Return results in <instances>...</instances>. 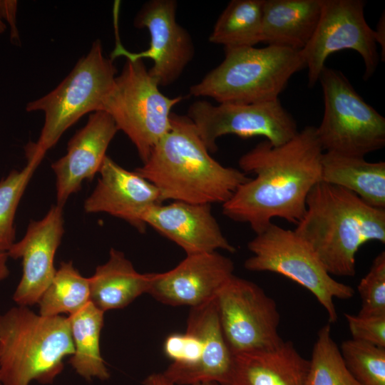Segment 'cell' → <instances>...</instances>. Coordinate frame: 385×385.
I'll return each mask as SVG.
<instances>
[{"label": "cell", "instance_id": "cell-25", "mask_svg": "<svg viewBox=\"0 0 385 385\" xmlns=\"http://www.w3.org/2000/svg\"><path fill=\"white\" fill-rule=\"evenodd\" d=\"M264 0H232L214 25L209 41L226 48L262 42Z\"/></svg>", "mask_w": 385, "mask_h": 385}, {"label": "cell", "instance_id": "cell-2", "mask_svg": "<svg viewBox=\"0 0 385 385\" xmlns=\"http://www.w3.org/2000/svg\"><path fill=\"white\" fill-rule=\"evenodd\" d=\"M134 170L158 188L163 201L194 204L222 205L250 179L212 158L192 120L174 113L169 130Z\"/></svg>", "mask_w": 385, "mask_h": 385}, {"label": "cell", "instance_id": "cell-8", "mask_svg": "<svg viewBox=\"0 0 385 385\" xmlns=\"http://www.w3.org/2000/svg\"><path fill=\"white\" fill-rule=\"evenodd\" d=\"M182 100V96L169 98L160 91L143 59H127L101 111L112 117L144 163L169 130L172 108Z\"/></svg>", "mask_w": 385, "mask_h": 385}, {"label": "cell", "instance_id": "cell-5", "mask_svg": "<svg viewBox=\"0 0 385 385\" xmlns=\"http://www.w3.org/2000/svg\"><path fill=\"white\" fill-rule=\"evenodd\" d=\"M223 61L190 88V95L218 103H254L279 99L291 77L306 68L301 51L267 45L226 48Z\"/></svg>", "mask_w": 385, "mask_h": 385}, {"label": "cell", "instance_id": "cell-32", "mask_svg": "<svg viewBox=\"0 0 385 385\" xmlns=\"http://www.w3.org/2000/svg\"><path fill=\"white\" fill-rule=\"evenodd\" d=\"M16 1H0V15L2 14L8 21H11L12 31H14L15 38L18 39V32L15 26V14Z\"/></svg>", "mask_w": 385, "mask_h": 385}, {"label": "cell", "instance_id": "cell-13", "mask_svg": "<svg viewBox=\"0 0 385 385\" xmlns=\"http://www.w3.org/2000/svg\"><path fill=\"white\" fill-rule=\"evenodd\" d=\"M362 0H321V14L315 31L301 50L308 70V86L318 82L327 58L344 49L356 51L364 64V80L376 71L379 61L374 30L364 16Z\"/></svg>", "mask_w": 385, "mask_h": 385}, {"label": "cell", "instance_id": "cell-9", "mask_svg": "<svg viewBox=\"0 0 385 385\" xmlns=\"http://www.w3.org/2000/svg\"><path fill=\"white\" fill-rule=\"evenodd\" d=\"M324 114L316 132L324 152L363 157L385 145V118L355 91L344 74L324 67L319 81Z\"/></svg>", "mask_w": 385, "mask_h": 385}, {"label": "cell", "instance_id": "cell-36", "mask_svg": "<svg viewBox=\"0 0 385 385\" xmlns=\"http://www.w3.org/2000/svg\"><path fill=\"white\" fill-rule=\"evenodd\" d=\"M193 385H225V384H219L217 382L211 381V382L199 383V384H193Z\"/></svg>", "mask_w": 385, "mask_h": 385}, {"label": "cell", "instance_id": "cell-23", "mask_svg": "<svg viewBox=\"0 0 385 385\" xmlns=\"http://www.w3.org/2000/svg\"><path fill=\"white\" fill-rule=\"evenodd\" d=\"M321 181L342 187L368 205L385 209V162L324 152Z\"/></svg>", "mask_w": 385, "mask_h": 385}, {"label": "cell", "instance_id": "cell-7", "mask_svg": "<svg viewBox=\"0 0 385 385\" xmlns=\"http://www.w3.org/2000/svg\"><path fill=\"white\" fill-rule=\"evenodd\" d=\"M252 255L245 269L283 275L311 292L328 314L329 323L338 319L335 298L348 299L354 289L332 277L310 245L294 230L271 222L247 244Z\"/></svg>", "mask_w": 385, "mask_h": 385}, {"label": "cell", "instance_id": "cell-34", "mask_svg": "<svg viewBox=\"0 0 385 385\" xmlns=\"http://www.w3.org/2000/svg\"><path fill=\"white\" fill-rule=\"evenodd\" d=\"M143 385H173L165 377L160 373H154L148 376L143 381Z\"/></svg>", "mask_w": 385, "mask_h": 385}, {"label": "cell", "instance_id": "cell-3", "mask_svg": "<svg viewBox=\"0 0 385 385\" xmlns=\"http://www.w3.org/2000/svg\"><path fill=\"white\" fill-rule=\"evenodd\" d=\"M294 230L315 252L332 275L356 274V254L369 241L385 243V209L322 181L308 194L306 211Z\"/></svg>", "mask_w": 385, "mask_h": 385}, {"label": "cell", "instance_id": "cell-28", "mask_svg": "<svg viewBox=\"0 0 385 385\" xmlns=\"http://www.w3.org/2000/svg\"><path fill=\"white\" fill-rule=\"evenodd\" d=\"M40 161L28 158L21 170H13L0 182V250L8 251L15 242L14 219L21 198Z\"/></svg>", "mask_w": 385, "mask_h": 385}, {"label": "cell", "instance_id": "cell-6", "mask_svg": "<svg viewBox=\"0 0 385 385\" xmlns=\"http://www.w3.org/2000/svg\"><path fill=\"white\" fill-rule=\"evenodd\" d=\"M116 73L113 60L104 56L102 43L97 39L53 90L28 103L26 111H42L45 120L37 141L25 147L26 158L41 161L68 128L84 115L101 111Z\"/></svg>", "mask_w": 385, "mask_h": 385}, {"label": "cell", "instance_id": "cell-19", "mask_svg": "<svg viewBox=\"0 0 385 385\" xmlns=\"http://www.w3.org/2000/svg\"><path fill=\"white\" fill-rule=\"evenodd\" d=\"M143 220L180 247L187 255L222 250L230 253L235 247L223 235L210 204L174 201L150 207Z\"/></svg>", "mask_w": 385, "mask_h": 385}, {"label": "cell", "instance_id": "cell-15", "mask_svg": "<svg viewBox=\"0 0 385 385\" xmlns=\"http://www.w3.org/2000/svg\"><path fill=\"white\" fill-rule=\"evenodd\" d=\"M232 260L217 251L187 255L173 269L153 272L148 294L170 306L204 304L234 275Z\"/></svg>", "mask_w": 385, "mask_h": 385}, {"label": "cell", "instance_id": "cell-31", "mask_svg": "<svg viewBox=\"0 0 385 385\" xmlns=\"http://www.w3.org/2000/svg\"><path fill=\"white\" fill-rule=\"evenodd\" d=\"M344 317L353 339L385 348V315L346 313Z\"/></svg>", "mask_w": 385, "mask_h": 385}, {"label": "cell", "instance_id": "cell-38", "mask_svg": "<svg viewBox=\"0 0 385 385\" xmlns=\"http://www.w3.org/2000/svg\"><path fill=\"white\" fill-rule=\"evenodd\" d=\"M0 385H3L1 382V376H0Z\"/></svg>", "mask_w": 385, "mask_h": 385}, {"label": "cell", "instance_id": "cell-29", "mask_svg": "<svg viewBox=\"0 0 385 385\" xmlns=\"http://www.w3.org/2000/svg\"><path fill=\"white\" fill-rule=\"evenodd\" d=\"M339 349L359 385H385V348L351 339L343 342Z\"/></svg>", "mask_w": 385, "mask_h": 385}, {"label": "cell", "instance_id": "cell-27", "mask_svg": "<svg viewBox=\"0 0 385 385\" xmlns=\"http://www.w3.org/2000/svg\"><path fill=\"white\" fill-rule=\"evenodd\" d=\"M307 385H359L345 365L332 337L331 324L318 332L311 359L309 360Z\"/></svg>", "mask_w": 385, "mask_h": 385}, {"label": "cell", "instance_id": "cell-30", "mask_svg": "<svg viewBox=\"0 0 385 385\" xmlns=\"http://www.w3.org/2000/svg\"><path fill=\"white\" fill-rule=\"evenodd\" d=\"M357 290L361 299L358 314L385 315V252L373 260L369 272L361 279Z\"/></svg>", "mask_w": 385, "mask_h": 385}, {"label": "cell", "instance_id": "cell-1", "mask_svg": "<svg viewBox=\"0 0 385 385\" xmlns=\"http://www.w3.org/2000/svg\"><path fill=\"white\" fill-rule=\"evenodd\" d=\"M324 150L316 127L306 126L287 143L264 140L239 159L240 170L256 176L240 185L222 204L230 219L260 233L274 217L297 224L312 188L321 181Z\"/></svg>", "mask_w": 385, "mask_h": 385}, {"label": "cell", "instance_id": "cell-22", "mask_svg": "<svg viewBox=\"0 0 385 385\" xmlns=\"http://www.w3.org/2000/svg\"><path fill=\"white\" fill-rule=\"evenodd\" d=\"M153 275L137 272L122 252L111 248L108 260L88 278L90 301L104 312L124 308L148 293Z\"/></svg>", "mask_w": 385, "mask_h": 385}, {"label": "cell", "instance_id": "cell-16", "mask_svg": "<svg viewBox=\"0 0 385 385\" xmlns=\"http://www.w3.org/2000/svg\"><path fill=\"white\" fill-rule=\"evenodd\" d=\"M63 233V207L56 205L42 219L31 221L23 238L7 251L9 257L22 261V276L13 295L18 305L38 303L51 282L56 272L54 257Z\"/></svg>", "mask_w": 385, "mask_h": 385}, {"label": "cell", "instance_id": "cell-24", "mask_svg": "<svg viewBox=\"0 0 385 385\" xmlns=\"http://www.w3.org/2000/svg\"><path fill=\"white\" fill-rule=\"evenodd\" d=\"M103 315L104 312L90 301L68 317L74 346L69 363L86 380L92 378L106 380L110 376L100 349Z\"/></svg>", "mask_w": 385, "mask_h": 385}, {"label": "cell", "instance_id": "cell-26", "mask_svg": "<svg viewBox=\"0 0 385 385\" xmlns=\"http://www.w3.org/2000/svg\"><path fill=\"white\" fill-rule=\"evenodd\" d=\"M89 302L88 278L83 277L71 261L63 262L38 302L39 314L54 317L68 313L71 315Z\"/></svg>", "mask_w": 385, "mask_h": 385}, {"label": "cell", "instance_id": "cell-4", "mask_svg": "<svg viewBox=\"0 0 385 385\" xmlns=\"http://www.w3.org/2000/svg\"><path fill=\"white\" fill-rule=\"evenodd\" d=\"M73 352L68 317L42 316L20 305L0 314L3 385L51 384Z\"/></svg>", "mask_w": 385, "mask_h": 385}, {"label": "cell", "instance_id": "cell-33", "mask_svg": "<svg viewBox=\"0 0 385 385\" xmlns=\"http://www.w3.org/2000/svg\"><path fill=\"white\" fill-rule=\"evenodd\" d=\"M385 19L384 14L381 15V19L377 24L376 29L374 30V36L376 43H379L381 48V59L384 60L385 56V46H384V36H385Z\"/></svg>", "mask_w": 385, "mask_h": 385}, {"label": "cell", "instance_id": "cell-14", "mask_svg": "<svg viewBox=\"0 0 385 385\" xmlns=\"http://www.w3.org/2000/svg\"><path fill=\"white\" fill-rule=\"evenodd\" d=\"M175 0H151L145 3L134 19L136 28L150 34V46L139 53L126 50L117 38L111 59L123 56L128 60L149 58L153 61L148 70L159 86H169L181 76L195 56V46L188 31L176 19Z\"/></svg>", "mask_w": 385, "mask_h": 385}, {"label": "cell", "instance_id": "cell-21", "mask_svg": "<svg viewBox=\"0 0 385 385\" xmlns=\"http://www.w3.org/2000/svg\"><path fill=\"white\" fill-rule=\"evenodd\" d=\"M321 14V0H264L262 42L302 50Z\"/></svg>", "mask_w": 385, "mask_h": 385}, {"label": "cell", "instance_id": "cell-18", "mask_svg": "<svg viewBox=\"0 0 385 385\" xmlns=\"http://www.w3.org/2000/svg\"><path fill=\"white\" fill-rule=\"evenodd\" d=\"M118 131L107 112L97 111L90 115L86 124L69 140L66 155L51 165L56 175V205L63 207L84 180H91L99 172Z\"/></svg>", "mask_w": 385, "mask_h": 385}, {"label": "cell", "instance_id": "cell-10", "mask_svg": "<svg viewBox=\"0 0 385 385\" xmlns=\"http://www.w3.org/2000/svg\"><path fill=\"white\" fill-rule=\"evenodd\" d=\"M163 351L173 362L163 374L173 385H229L233 354L222 332L215 298L190 309L186 332L170 334Z\"/></svg>", "mask_w": 385, "mask_h": 385}, {"label": "cell", "instance_id": "cell-17", "mask_svg": "<svg viewBox=\"0 0 385 385\" xmlns=\"http://www.w3.org/2000/svg\"><path fill=\"white\" fill-rule=\"evenodd\" d=\"M98 173L97 185L84 202V210L107 213L126 221L140 232H145V213L164 202L158 188L135 170L123 168L107 155Z\"/></svg>", "mask_w": 385, "mask_h": 385}, {"label": "cell", "instance_id": "cell-11", "mask_svg": "<svg viewBox=\"0 0 385 385\" xmlns=\"http://www.w3.org/2000/svg\"><path fill=\"white\" fill-rule=\"evenodd\" d=\"M222 332L232 354L274 349L280 314L275 301L257 284L232 275L215 297Z\"/></svg>", "mask_w": 385, "mask_h": 385}, {"label": "cell", "instance_id": "cell-20", "mask_svg": "<svg viewBox=\"0 0 385 385\" xmlns=\"http://www.w3.org/2000/svg\"><path fill=\"white\" fill-rule=\"evenodd\" d=\"M309 360L292 342L265 351L233 354L229 385H307Z\"/></svg>", "mask_w": 385, "mask_h": 385}, {"label": "cell", "instance_id": "cell-12", "mask_svg": "<svg viewBox=\"0 0 385 385\" xmlns=\"http://www.w3.org/2000/svg\"><path fill=\"white\" fill-rule=\"evenodd\" d=\"M187 116L210 153L217 150V140L225 135L242 138L262 136L272 145L278 146L298 133L296 121L279 99L218 105L200 100L190 106Z\"/></svg>", "mask_w": 385, "mask_h": 385}, {"label": "cell", "instance_id": "cell-35", "mask_svg": "<svg viewBox=\"0 0 385 385\" xmlns=\"http://www.w3.org/2000/svg\"><path fill=\"white\" fill-rule=\"evenodd\" d=\"M8 257L7 252L0 250V280L6 278L9 274L6 264Z\"/></svg>", "mask_w": 385, "mask_h": 385}, {"label": "cell", "instance_id": "cell-37", "mask_svg": "<svg viewBox=\"0 0 385 385\" xmlns=\"http://www.w3.org/2000/svg\"><path fill=\"white\" fill-rule=\"evenodd\" d=\"M6 29V24L2 21L0 16V34L3 33Z\"/></svg>", "mask_w": 385, "mask_h": 385}]
</instances>
